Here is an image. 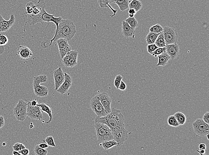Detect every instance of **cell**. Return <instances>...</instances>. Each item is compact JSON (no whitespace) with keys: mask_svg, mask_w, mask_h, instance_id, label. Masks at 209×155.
<instances>
[{"mask_svg":"<svg viewBox=\"0 0 209 155\" xmlns=\"http://www.w3.org/2000/svg\"><path fill=\"white\" fill-rule=\"evenodd\" d=\"M95 122L105 124L110 128L113 138L117 142V146L122 145L128 137V132L125 128L124 116L119 109L111 108V111L105 116H96Z\"/></svg>","mask_w":209,"mask_h":155,"instance_id":"obj_1","label":"cell"},{"mask_svg":"<svg viewBox=\"0 0 209 155\" xmlns=\"http://www.w3.org/2000/svg\"><path fill=\"white\" fill-rule=\"evenodd\" d=\"M76 33V27L74 22L69 19H62L59 22L54 36L50 40V43L47 46H50L53 42L56 41L60 38H63L70 41L74 37Z\"/></svg>","mask_w":209,"mask_h":155,"instance_id":"obj_2","label":"cell"},{"mask_svg":"<svg viewBox=\"0 0 209 155\" xmlns=\"http://www.w3.org/2000/svg\"><path fill=\"white\" fill-rule=\"evenodd\" d=\"M34 7L32 13L31 14L24 13V18L30 26L35 25L38 23H43L42 15L45 10L46 4L43 0H39L38 2H34Z\"/></svg>","mask_w":209,"mask_h":155,"instance_id":"obj_3","label":"cell"},{"mask_svg":"<svg viewBox=\"0 0 209 155\" xmlns=\"http://www.w3.org/2000/svg\"><path fill=\"white\" fill-rule=\"evenodd\" d=\"M94 128L99 143L114 139L110 128L105 124L94 121Z\"/></svg>","mask_w":209,"mask_h":155,"instance_id":"obj_4","label":"cell"},{"mask_svg":"<svg viewBox=\"0 0 209 155\" xmlns=\"http://www.w3.org/2000/svg\"><path fill=\"white\" fill-rule=\"evenodd\" d=\"M47 76L45 75H40L34 77L33 86L35 94L37 97H45L48 95L49 90L46 86L40 85L42 83L47 82Z\"/></svg>","mask_w":209,"mask_h":155,"instance_id":"obj_5","label":"cell"},{"mask_svg":"<svg viewBox=\"0 0 209 155\" xmlns=\"http://www.w3.org/2000/svg\"><path fill=\"white\" fill-rule=\"evenodd\" d=\"M27 103L23 100H19L13 108V114L17 120L23 122L27 116Z\"/></svg>","mask_w":209,"mask_h":155,"instance_id":"obj_6","label":"cell"},{"mask_svg":"<svg viewBox=\"0 0 209 155\" xmlns=\"http://www.w3.org/2000/svg\"><path fill=\"white\" fill-rule=\"evenodd\" d=\"M194 133L199 136H206L209 134V124H206L202 119H197L193 123Z\"/></svg>","mask_w":209,"mask_h":155,"instance_id":"obj_7","label":"cell"},{"mask_svg":"<svg viewBox=\"0 0 209 155\" xmlns=\"http://www.w3.org/2000/svg\"><path fill=\"white\" fill-rule=\"evenodd\" d=\"M90 106L92 111L96 114V116L103 117L108 114L100 99L96 96H94L91 100Z\"/></svg>","mask_w":209,"mask_h":155,"instance_id":"obj_8","label":"cell"},{"mask_svg":"<svg viewBox=\"0 0 209 155\" xmlns=\"http://www.w3.org/2000/svg\"><path fill=\"white\" fill-rule=\"evenodd\" d=\"M163 32L166 45L177 43L178 35L175 29L170 27H165L163 28Z\"/></svg>","mask_w":209,"mask_h":155,"instance_id":"obj_9","label":"cell"},{"mask_svg":"<svg viewBox=\"0 0 209 155\" xmlns=\"http://www.w3.org/2000/svg\"><path fill=\"white\" fill-rule=\"evenodd\" d=\"M27 115L32 119L40 120L43 118V113L39 106H32L29 102H27Z\"/></svg>","mask_w":209,"mask_h":155,"instance_id":"obj_10","label":"cell"},{"mask_svg":"<svg viewBox=\"0 0 209 155\" xmlns=\"http://www.w3.org/2000/svg\"><path fill=\"white\" fill-rule=\"evenodd\" d=\"M53 79L54 82V90L55 91L63 83L65 80V73L62 70L61 67H58L53 72Z\"/></svg>","mask_w":209,"mask_h":155,"instance_id":"obj_11","label":"cell"},{"mask_svg":"<svg viewBox=\"0 0 209 155\" xmlns=\"http://www.w3.org/2000/svg\"><path fill=\"white\" fill-rule=\"evenodd\" d=\"M15 22L14 14L10 15V19L8 21L5 20L2 15H0V33L8 31L10 29Z\"/></svg>","mask_w":209,"mask_h":155,"instance_id":"obj_12","label":"cell"},{"mask_svg":"<svg viewBox=\"0 0 209 155\" xmlns=\"http://www.w3.org/2000/svg\"><path fill=\"white\" fill-rule=\"evenodd\" d=\"M95 96L98 97L100 99L101 103L102 104L103 107L105 109L107 113L109 114L111 112V105L112 100L108 94L105 92H103L98 94Z\"/></svg>","mask_w":209,"mask_h":155,"instance_id":"obj_13","label":"cell"},{"mask_svg":"<svg viewBox=\"0 0 209 155\" xmlns=\"http://www.w3.org/2000/svg\"><path fill=\"white\" fill-rule=\"evenodd\" d=\"M65 80L63 83L58 88V89L56 91L61 95H64L70 89V87L72 85V76H70V74L67 73H65Z\"/></svg>","mask_w":209,"mask_h":155,"instance_id":"obj_14","label":"cell"},{"mask_svg":"<svg viewBox=\"0 0 209 155\" xmlns=\"http://www.w3.org/2000/svg\"><path fill=\"white\" fill-rule=\"evenodd\" d=\"M122 33L123 36L125 38L134 39L135 35V29L130 26L125 21H123L122 22Z\"/></svg>","mask_w":209,"mask_h":155,"instance_id":"obj_15","label":"cell"},{"mask_svg":"<svg viewBox=\"0 0 209 155\" xmlns=\"http://www.w3.org/2000/svg\"><path fill=\"white\" fill-rule=\"evenodd\" d=\"M42 17L43 23L49 22H52L54 23L56 26V31L58 29L60 22L63 19L62 17L61 16L58 17H55L53 14H50L47 13L46 10L43 12Z\"/></svg>","mask_w":209,"mask_h":155,"instance_id":"obj_16","label":"cell"},{"mask_svg":"<svg viewBox=\"0 0 209 155\" xmlns=\"http://www.w3.org/2000/svg\"><path fill=\"white\" fill-rule=\"evenodd\" d=\"M17 54L21 59L28 60L33 55L31 50L26 46L19 45L17 49Z\"/></svg>","mask_w":209,"mask_h":155,"instance_id":"obj_17","label":"cell"},{"mask_svg":"<svg viewBox=\"0 0 209 155\" xmlns=\"http://www.w3.org/2000/svg\"><path fill=\"white\" fill-rule=\"evenodd\" d=\"M166 51L170 57L171 60H174L178 56L179 54V45L175 44H167L165 46Z\"/></svg>","mask_w":209,"mask_h":155,"instance_id":"obj_18","label":"cell"},{"mask_svg":"<svg viewBox=\"0 0 209 155\" xmlns=\"http://www.w3.org/2000/svg\"><path fill=\"white\" fill-rule=\"evenodd\" d=\"M38 106L40 107L41 111L42 112H45L47 113L49 116V119L48 121H43V123H47V124H49L52 121L53 118V111L52 109H51V107L49 106V104H46L45 103H42L41 104H38Z\"/></svg>","mask_w":209,"mask_h":155,"instance_id":"obj_19","label":"cell"},{"mask_svg":"<svg viewBox=\"0 0 209 155\" xmlns=\"http://www.w3.org/2000/svg\"><path fill=\"white\" fill-rule=\"evenodd\" d=\"M98 3L100 7L102 9L105 8H109L110 10L113 12V15H111V17L115 16L117 12V10H114V9L110 6V4L114 3V0H97Z\"/></svg>","mask_w":209,"mask_h":155,"instance_id":"obj_20","label":"cell"},{"mask_svg":"<svg viewBox=\"0 0 209 155\" xmlns=\"http://www.w3.org/2000/svg\"><path fill=\"white\" fill-rule=\"evenodd\" d=\"M157 57L158 58V61L156 64V66L165 67L167 65L168 63L171 59L170 57L167 53L166 51Z\"/></svg>","mask_w":209,"mask_h":155,"instance_id":"obj_21","label":"cell"},{"mask_svg":"<svg viewBox=\"0 0 209 155\" xmlns=\"http://www.w3.org/2000/svg\"><path fill=\"white\" fill-rule=\"evenodd\" d=\"M70 55L69 60V68H73L77 65L78 52L77 50H71L69 52Z\"/></svg>","mask_w":209,"mask_h":155,"instance_id":"obj_22","label":"cell"},{"mask_svg":"<svg viewBox=\"0 0 209 155\" xmlns=\"http://www.w3.org/2000/svg\"><path fill=\"white\" fill-rule=\"evenodd\" d=\"M129 0H114V3L119 7L120 11H124L129 9Z\"/></svg>","mask_w":209,"mask_h":155,"instance_id":"obj_23","label":"cell"},{"mask_svg":"<svg viewBox=\"0 0 209 155\" xmlns=\"http://www.w3.org/2000/svg\"><path fill=\"white\" fill-rule=\"evenodd\" d=\"M100 146L102 147L104 150H108L113 148V147L117 146L118 143L114 139L104 141L99 143Z\"/></svg>","mask_w":209,"mask_h":155,"instance_id":"obj_24","label":"cell"},{"mask_svg":"<svg viewBox=\"0 0 209 155\" xmlns=\"http://www.w3.org/2000/svg\"><path fill=\"white\" fill-rule=\"evenodd\" d=\"M142 7V3L139 0H132L129 4V9H133L137 12L139 11Z\"/></svg>","mask_w":209,"mask_h":155,"instance_id":"obj_25","label":"cell"},{"mask_svg":"<svg viewBox=\"0 0 209 155\" xmlns=\"http://www.w3.org/2000/svg\"><path fill=\"white\" fill-rule=\"evenodd\" d=\"M174 115L179 125L185 124L186 122V118L184 114L181 112H177Z\"/></svg>","mask_w":209,"mask_h":155,"instance_id":"obj_26","label":"cell"},{"mask_svg":"<svg viewBox=\"0 0 209 155\" xmlns=\"http://www.w3.org/2000/svg\"><path fill=\"white\" fill-rule=\"evenodd\" d=\"M155 44L158 47H165L166 43L164 37L163 32L159 33L157 39L155 41Z\"/></svg>","mask_w":209,"mask_h":155,"instance_id":"obj_27","label":"cell"},{"mask_svg":"<svg viewBox=\"0 0 209 155\" xmlns=\"http://www.w3.org/2000/svg\"><path fill=\"white\" fill-rule=\"evenodd\" d=\"M159 34L149 32L146 37V41L147 44H150L155 43V41H156Z\"/></svg>","mask_w":209,"mask_h":155,"instance_id":"obj_28","label":"cell"},{"mask_svg":"<svg viewBox=\"0 0 209 155\" xmlns=\"http://www.w3.org/2000/svg\"><path fill=\"white\" fill-rule=\"evenodd\" d=\"M56 42L58 46V50L63 49L70 46L67 40L63 38H60L57 40Z\"/></svg>","mask_w":209,"mask_h":155,"instance_id":"obj_29","label":"cell"},{"mask_svg":"<svg viewBox=\"0 0 209 155\" xmlns=\"http://www.w3.org/2000/svg\"><path fill=\"white\" fill-rule=\"evenodd\" d=\"M168 124L171 127L177 128L179 126V123L174 115L170 116L168 118Z\"/></svg>","mask_w":209,"mask_h":155,"instance_id":"obj_30","label":"cell"},{"mask_svg":"<svg viewBox=\"0 0 209 155\" xmlns=\"http://www.w3.org/2000/svg\"><path fill=\"white\" fill-rule=\"evenodd\" d=\"M149 31L150 32L159 34L163 32V28L159 24H156L153 26L149 28Z\"/></svg>","mask_w":209,"mask_h":155,"instance_id":"obj_31","label":"cell"},{"mask_svg":"<svg viewBox=\"0 0 209 155\" xmlns=\"http://www.w3.org/2000/svg\"><path fill=\"white\" fill-rule=\"evenodd\" d=\"M125 21L131 27L133 28L136 29V28H137V27L138 21L134 17H128L125 19Z\"/></svg>","mask_w":209,"mask_h":155,"instance_id":"obj_32","label":"cell"},{"mask_svg":"<svg viewBox=\"0 0 209 155\" xmlns=\"http://www.w3.org/2000/svg\"><path fill=\"white\" fill-rule=\"evenodd\" d=\"M34 152L36 155H46L48 153V151L47 150L41 148L39 145L35 146L34 148Z\"/></svg>","mask_w":209,"mask_h":155,"instance_id":"obj_33","label":"cell"},{"mask_svg":"<svg viewBox=\"0 0 209 155\" xmlns=\"http://www.w3.org/2000/svg\"><path fill=\"white\" fill-rule=\"evenodd\" d=\"M34 2H30L27 3L26 6V11L24 13L28 14H31L33 12L34 7Z\"/></svg>","mask_w":209,"mask_h":155,"instance_id":"obj_34","label":"cell"},{"mask_svg":"<svg viewBox=\"0 0 209 155\" xmlns=\"http://www.w3.org/2000/svg\"><path fill=\"white\" fill-rule=\"evenodd\" d=\"M166 51V48L165 47H158V48H156L155 51L153 52V53L151 55L152 56L154 57H156L162 54L163 52H164L165 51Z\"/></svg>","mask_w":209,"mask_h":155,"instance_id":"obj_35","label":"cell"},{"mask_svg":"<svg viewBox=\"0 0 209 155\" xmlns=\"http://www.w3.org/2000/svg\"><path fill=\"white\" fill-rule=\"evenodd\" d=\"M45 142L47 143V145L49 146L52 147H55V143H54V139L52 136H47V138L44 140Z\"/></svg>","mask_w":209,"mask_h":155,"instance_id":"obj_36","label":"cell"},{"mask_svg":"<svg viewBox=\"0 0 209 155\" xmlns=\"http://www.w3.org/2000/svg\"><path fill=\"white\" fill-rule=\"evenodd\" d=\"M122 79H123V77L120 74L116 75V77H115V80H114V85L116 89H118L119 84H120L121 80H122Z\"/></svg>","mask_w":209,"mask_h":155,"instance_id":"obj_37","label":"cell"},{"mask_svg":"<svg viewBox=\"0 0 209 155\" xmlns=\"http://www.w3.org/2000/svg\"><path fill=\"white\" fill-rule=\"evenodd\" d=\"M26 148L25 146L22 143H15L13 146V150L19 152L23 149Z\"/></svg>","mask_w":209,"mask_h":155,"instance_id":"obj_38","label":"cell"},{"mask_svg":"<svg viewBox=\"0 0 209 155\" xmlns=\"http://www.w3.org/2000/svg\"><path fill=\"white\" fill-rule=\"evenodd\" d=\"M72 50V47L71 46L66 47V48H63V49L58 50L61 59H62L68 52H69Z\"/></svg>","mask_w":209,"mask_h":155,"instance_id":"obj_39","label":"cell"},{"mask_svg":"<svg viewBox=\"0 0 209 155\" xmlns=\"http://www.w3.org/2000/svg\"><path fill=\"white\" fill-rule=\"evenodd\" d=\"M158 48L156 44L155 43H153V44H148L147 46V52L149 54L151 55L153 51L156 49V48Z\"/></svg>","mask_w":209,"mask_h":155,"instance_id":"obj_40","label":"cell"},{"mask_svg":"<svg viewBox=\"0 0 209 155\" xmlns=\"http://www.w3.org/2000/svg\"><path fill=\"white\" fill-rule=\"evenodd\" d=\"M8 37L4 35H0V46L6 45L8 43Z\"/></svg>","mask_w":209,"mask_h":155,"instance_id":"obj_41","label":"cell"},{"mask_svg":"<svg viewBox=\"0 0 209 155\" xmlns=\"http://www.w3.org/2000/svg\"><path fill=\"white\" fill-rule=\"evenodd\" d=\"M202 120L206 124H209V112L208 111L206 112V113L203 116Z\"/></svg>","mask_w":209,"mask_h":155,"instance_id":"obj_42","label":"cell"},{"mask_svg":"<svg viewBox=\"0 0 209 155\" xmlns=\"http://www.w3.org/2000/svg\"><path fill=\"white\" fill-rule=\"evenodd\" d=\"M127 85L125 83L123 80H121L120 84H119L118 89L121 91H124L126 89Z\"/></svg>","mask_w":209,"mask_h":155,"instance_id":"obj_43","label":"cell"},{"mask_svg":"<svg viewBox=\"0 0 209 155\" xmlns=\"http://www.w3.org/2000/svg\"><path fill=\"white\" fill-rule=\"evenodd\" d=\"M128 15L129 17H134L135 15L136 14L137 12L135 10L133 9H129L128 11Z\"/></svg>","mask_w":209,"mask_h":155,"instance_id":"obj_44","label":"cell"},{"mask_svg":"<svg viewBox=\"0 0 209 155\" xmlns=\"http://www.w3.org/2000/svg\"><path fill=\"white\" fill-rule=\"evenodd\" d=\"M18 152L21 155H29L30 151L28 149L25 148Z\"/></svg>","mask_w":209,"mask_h":155,"instance_id":"obj_45","label":"cell"},{"mask_svg":"<svg viewBox=\"0 0 209 155\" xmlns=\"http://www.w3.org/2000/svg\"><path fill=\"white\" fill-rule=\"evenodd\" d=\"M5 124V119L4 117L2 115H0V129L4 127Z\"/></svg>","mask_w":209,"mask_h":155,"instance_id":"obj_46","label":"cell"},{"mask_svg":"<svg viewBox=\"0 0 209 155\" xmlns=\"http://www.w3.org/2000/svg\"><path fill=\"white\" fill-rule=\"evenodd\" d=\"M38 101V100L37 99H35V100H31L28 102H29L31 106H38V104H39Z\"/></svg>","mask_w":209,"mask_h":155,"instance_id":"obj_47","label":"cell"},{"mask_svg":"<svg viewBox=\"0 0 209 155\" xmlns=\"http://www.w3.org/2000/svg\"><path fill=\"white\" fill-rule=\"evenodd\" d=\"M38 145H39L40 148L43 149L48 148V147H49V146L47 145V143H40L39 144H38Z\"/></svg>","mask_w":209,"mask_h":155,"instance_id":"obj_48","label":"cell"},{"mask_svg":"<svg viewBox=\"0 0 209 155\" xmlns=\"http://www.w3.org/2000/svg\"><path fill=\"white\" fill-rule=\"evenodd\" d=\"M198 147H199V149L206 150L207 146H206V145L205 143H200Z\"/></svg>","mask_w":209,"mask_h":155,"instance_id":"obj_49","label":"cell"},{"mask_svg":"<svg viewBox=\"0 0 209 155\" xmlns=\"http://www.w3.org/2000/svg\"><path fill=\"white\" fill-rule=\"evenodd\" d=\"M197 151L198 152V153L200 154L201 155H203L204 154H205V150H203V149H200L199 151L198 150H197Z\"/></svg>","mask_w":209,"mask_h":155,"instance_id":"obj_50","label":"cell"},{"mask_svg":"<svg viewBox=\"0 0 209 155\" xmlns=\"http://www.w3.org/2000/svg\"><path fill=\"white\" fill-rule=\"evenodd\" d=\"M13 155H21L19 152L13 150Z\"/></svg>","mask_w":209,"mask_h":155,"instance_id":"obj_51","label":"cell"},{"mask_svg":"<svg viewBox=\"0 0 209 155\" xmlns=\"http://www.w3.org/2000/svg\"><path fill=\"white\" fill-rule=\"evenodd\" d=\"M209 134H208V135H206V136H207V139L208 140H209Z\"/></svg>","mask_w":209,"mask_h":155,"instance_id":"obj_52","label":"cell"},{"mask_svg":"<svg viewBox=\"0 0 209 155\" xmlns=\"http://www.w3.org/2000/svg\"><path fill=\"white\" fill-rule=\"evenodd\" d=\"M6 143H3L2 146H6Z\"/></svg>","mask_w":209,"mask_h":155,"instance_id":"obj_53","label":"cell"},{"mask_svg":"<svg viewBox=\"0 0 209 155\" xmlns=\"http://www.w3.org/2000/svg\"><path fill=\"white\" fill-rule=\"evenodd\" d=\"M0 15H1V14H0Z\"/></svg>","mask_w":209,"mask_h":155,"instance_id":"obj_54","label":"cell"}]
</instances>
